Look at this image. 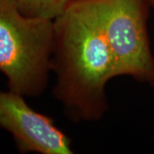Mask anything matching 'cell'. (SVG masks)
<instances>
[{
  "instance_id": "6da1fadb",
  "label": "cell",
  "mask_w": 154,
  "mask_h": 154,
  "mask_svg": "<svg viewBox=\"0 0 154 154\" xmlns=\"http://www.w3.org/2000/svg\"><path fill=\"white\" fill-rule=\"evenodd\" d=\"M52 93L74 122H96L108 110L106 84L117 76L113 53L88 0L54 20Z\"/></svg>"
},
{
  "instance_id": "7a4b0ae2",
  "label": "cell",
  "mask_w": 154,
  "mask_h": 154,
  "mask_svg": "<svg viewBox=\"0 0 154 154\" xmlns=\"http://www.w3.org/2000/svg\"><path fill=\"white\" fill-rule=\"evenodd\" d=\"M54 21L23 15L14 0H0V72L9 90L39 96L51 71Z\"/></svg>"
},
{
  "instance_id": "3957f363",
  "label": "cell",
  "mask_w": 154,
  "mask_h": 154,
  "mask_svg": "<svg viewBox=\"0 0 154 154\" xmlns=\"http://www.w3.org/2000/svg\"><path fill=\"white\" fill-rule=\"evenodd\" d=\"M116 62L117 76L128 75L154 88V57L147 21L149 0H88Z\"/></svg>"
},
{
  "instance_id": "277c9868",
  "label": "cell",
  "mask_w": 154,
  "mask_h": 154,
  "mask_svg": "<svg viewBox=\"0 0 154 154\" xmlns=\"http://www.w3.org/2000/svg\"><path fill=\"white\" fill-rule=\"evenodd\" d=\"M0 128L11 133L22 152L73 153L70 138L53 119L32 109L24 96L0 90Z\"/></svg>"
},
{
  "instance_id": "5b68a950",
  "label": "cell",
  "mask_w": 154,
  "mask_h": 154,
  "mask_svg": "<svg viewBox=\"0 0 154 154\" xmlns=\"http://www.w3.org/2000/svg\"><path fill=\"white\" fill-rule=\"evenodd\" d=\"M23 15L54 21L77 0H14Z\"/></svg>"
},
{
  "instance_id": "8992f818",
  "label": "cell",
  "mask_w": 154,
  "mask_h": 154,
  "mask_svg": "<svg viewBox=\"0 0 154 154\" xmlns=\"http://www.w3.org/2000/svg\"><path fill=\"white\" fill-rule=\"evenodd\" d=\"M149 2H150V5H151V6L154 8V0H149Z\"/></svg>"
}]
</instances>
